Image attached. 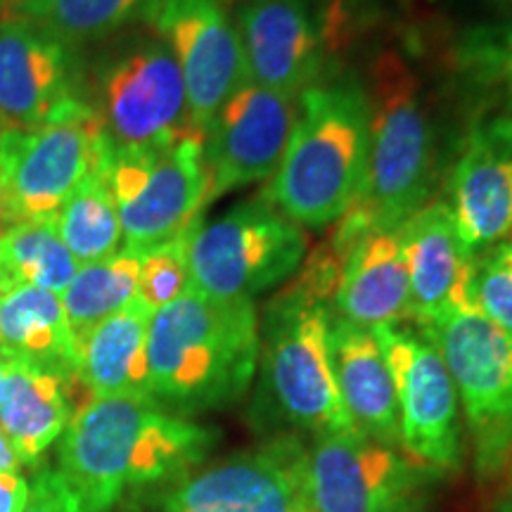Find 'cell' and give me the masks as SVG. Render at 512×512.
Returning a JSON list of instances; mask_svg holds the SVG:
<instances>
[{
  "label": "cell",
  "mask_w": 512,
  "mask_h": 512,
  "mask_svg": "<svg viewBox=\"0 0 512 512\" xmlns=\"http://www.w3.org/2000/svg\"><path fill=\"white\" fill-rule=\"evenodd\" d=\"M190 230L178 235L176 240L147 249L143 254V261H140L138 297L150 304L155 311L174 302L176 297H181V294L190 287Z\"/></svg>",
  "instance_id": "obj_30"
},
{
  "label": "cell",
  "mask_w": 512,
  "mask_h": 512,
  "mask_svg": "<svg viewBox=\"0 0 512 512\" xmlns=\"http://www.w3.org/2000/svg\"><path fill=\"white\" fill-rule=\"evenodd\" d=\"M373 335L392 370L401 448L415 463L453 472L463 463V418L439 349L415 325H384Z\"/></svg>",
  "instance_id": "obj_12"
},
{
  "label": "cell",
  "mask_w": 512,
  "mask_h": 512,
  "mask_svg": "<svg viewBox=\"0 0 512 512\" xmlns=\"http://www.w3.org/2000/svg\"><path fill=\"white\" fill-rule=\"evenodd\" d=\"M19 467H22L19 453L12 446V441L5 437V432L0 430V475L3 472H19Z\"/></svg>",
  "instance_id": "obj_34"
},
{
  "label": "cell",
  "mask_w": 512,
  "mask_h": 512,
  "mask_svg": "<svg viewBox=\"0 0 512 512\" xmlns=\"http://www.w3.org/2000/svg\"><path fill=\"white\" fill-rule=\"evenodd\" d=\"M330 356L339 399L356 430L380 444L401 448L392 370L373 330L332 313Z\"/></svg>",
  "instance_id": "obj_21"
},
{
  "label": "cell",
  "mask_w": 512,
  "mask_h": 512,
  "mask_svg": "<svg viewBox=\"0 0 512 512\" xmlns=\"http://www.w3.org/2000/svg\"><path fill=\"white\" fill-rule=\"evenodd\" d=\"M472 254L512 240V114L477 119L463 138L444 200Z\"/></svg>",
  "instance_id": "obj_17"
},
{
  "label": "cell",
  "mask_w": 512,
  "mask_h": 512,
  "mask_svg": "<svg viewBox=\"0 0 512 512\" xmlns=\"http://www.w3.org/2000/svg\"><path fill=\"white\" fill-rule=\"evenodd\" d=\"M259 351L254 302L211 299L190 285L150 320L147 396L183 418L228 406L252 387Z\"/></svg>",
  "instance_id": "obj_2"
},
{
  "label": "cell",
  "mask_w": 512,
  "mask_h": 512,
  "mask_svg": "<svg viewBox=\"0 0 512 512\" xmlns=\"http://www.w3.org/2000/svg\"><path fill=\"white\" fill-rule=\"evenodd\" d=\"M55 223L62 242L79 266L95 264L119 252L124 238L117 202L107 181V162L76 185Z\"/></svg>",
  "instance_id": "obj_27"
},
{
  "label": "cell",
  "mask_w": 512,
  "mask_h": 512,
  "mask_svg": "<svg viewBox=\"0 0 512 512\" xmlns=\"http://www.w3.org/2000/svg\"><path fill=\"white\" fill-rule=\"evenodd\" d=\"M0 394H3V361H0Z\"/></svg>",
  "instance_id": "obj_39"
},
{
  "label": "cell",
  "mask_w": 512,
  "mask_h": 512,
  "mask_svg": "<svg viewBox=\"0 0 512 512\" xmlns=\"http://www.w3.org/2000/svg\"><path fill=\"white\" fill-rule=\"evenodd\" d=\"M370 147L354 207L332 226L328 245L342 256L370 230L399 228L432 202L439 178V140L418 74L399 53L377 55L366 86Z\"/></svg>",
  "instance_id": "obj_3"
},
{
  "label": "cell",
  "mask_w": 512,
  "mask_h": 512,
  "mask_svg": "<svg viewBox=\"0 0 512 512\" xmlns=\"http://www.w3.org/2000/svg\"><path fill=\"white\" fill-rule=\"evenodd\" d=\"M297 98L245 79L204 128L209 202L271 181L290 140Z\"/></svg>",
  "instance_id": "obj_14"
},
{
  "label": "cell",
  "mask_w": 512,
  "mask_h": 512,
  "mask_svg": "<svg viewBox=\"0 0 512 512\" xmlns=\"http://www.w3.org/2000/svg\"><path fill=\"white\" fill-rule=\"evenodd\" d=\"M22 512H86L60 470L43 467L29 484V498Z\"/></svg>",
  "instance_id": "obj_32"
},
{
  "label": "cell",
  "mask_w": 512,
  "mask_h": 512,
  "mask_svg": "<svg viewBox=\"0 0 512 512\" xmlns=\"http://www.w3.org/2000/svg\"><path fill=\"white\" fill-rule=\"evenodd\" d=\"M228 3L230 0H157L145 17L155 34L174 50L192 124L200 131L247 79L240 34Z\"/></svg>",
  "instance_id": "obj_13"
},
{
  "label": "cell",
  "mask_w": 512,
  "mask_h": 512,
  "mask_svg": "<svg viewBox=\"0 0 512 512\" xmlns=\"http://www.w3.org/2000/svg\"><path fill=\"white\" fill-rule=\"evenodd\" d=\"M29 498V482L19 472L0 475V512H22Z\"/></svg>",
  "instance_id": "obj_33"
},
{
  "label": "cell",
  "mask_w": 512,
  "mask_h": 512,
  "mask_svg": "<svg viewBox=\"0 0 512 512\" xmlns=\"http://www.w3.org/2000/svg\"><path fill=\"white\" fill-rule=\"evenodd\" d=\"M494 3L498 5V8H503V10L512 12V0H494Z\"/></svg>",
  "instance_id": "obj_38"
},
{
  "label": "cell",
  "mask_w": 512,
  "mask_h": 512,
  "mask_svg": "<svg viewBox=\"0 0 512 512\" xmlns=\"http://www.w3.org/2000/svg\"><path fill=\"white\" fill-rule=\"evenodd\" d=\"M76 98L86 95L72 46L27 19L0 24V131L46 124Z\"/></svg>",
  "instance_id": "obj_19"
},
{
  "label": "cell",
  "mask_w": 512,
  "mask_h": 512,
  "mask_svg": "<svg viewBox=\"0 0 512 512\" xmlns=\"http://www.w3.org/2000/svg\"><path fill=\"white\" fill-rule=\"evenodd\" d=\"M140 261H143V254L119 249L107 259L81 266L67 290L60 294L64 316L69 320L79 351L83 339L91 335L102 320L114 316L136 297Z\"/></svg>",
  "instance_id": "obj_26"
},
{
  "label": "cell",
  "mask_w": 512,
  "mask_h": 512,
  "mask_svg": "<svg viewBox=\"0 0 512 512\" xmlns=\"http://www.w3.org/2000/svg\"><path fill=\"white\" fill-rule=\"evenodd\" d=\"M0 361H27L79 377V347L60 294L17 287L0 297Z\"/></svg>",
  "instance_id": "obj_24"
},
{
  "label": "cell",
  "mask_w": 512,
  "mask_h": 512,
  "mask_svg": "<svg viewBox=\"0 0 512 512\" xmlns=\"http://www.w3.org/2000/svg\"><path fill=\"white\" fill-rule=\"evenodd\" d=\"M486 512H512V484L505 486V489L496 496V501L489 505V510Z\"/></svg>",
  "instance_id": "obj_35"
},
{
  "label": "cell",
  "mask_w": 512,
  "mask_h": 512,
  "mask_svg": "<svg viewBox=\"0 0 512 512\" xmlns=\"http://www.w3.org/2000/svg\"><path fill=\"white\" fill-rule=\"evenodd\" d=\"M339 264L332 247L320 245L259 320V363L268 394L275 408L313 439L356 430L339 399L330 356Z\"/></svg>",
  "instance_id": "obj_5"
},
{
  "label": "cell",
  "mask_w": 512,
  "mask_h": 512,
  "mask_svg": "<svg viewBox=\"0 0 512 512\" xmlns=\"http://www.w3.org/2000/svg\"><path fill=\"white\" fill-rule=\"evenodd\" d=\"M8 228V223H5V200H3V188H0V233Z\"/></svg>",
  "instance_id": "obj_37"
},
{
  "label": "cell",
  "mask_w": 512,
  "mask_h": 512,
  "mask_svg": "<svg viewBox=\"0 0 512 512\" xmlns=\"http://www.w3.org/2000/svg\"><path fill=\"white\" fill-rule=\"evenodd\" d=\"M155 309L133 297L83 339L79 380L88 396H147V332Z\"/></svg>",
  "instance_id": "obj_23"
},
{
  "label": "cell",
  "mask_w": 512,
  "mask_h": 512,
  "mask_svg": "<svg viewBox=\"0 0 512 512\" xmlns=\"http://www.w3.org/2000/svg\"><path fill=\"white\" fill-rule=\"evenodd\" d=\"M79 268L55 221L12 223L0 233V297L17 287L62 294Z\"/></svg>",
  "instance_id": "obj_25"
},
{
  "label": "cell",
  "mask_w": 512,
  "mask_h": 512,
  "mask_svg": "<svg viewBox=\"0 0 512 512\" xmlns=\"http://www.w3.org/2000/svg\"><path fill=\"white\" fill-rule=\"evenodd\" d=\"M17 8H19V0H0V24L10 22V19H17Z\"/></svg>",
  "instance_id": "obj_36"
},
{
  "label": "cell",
  "mask_w": 512,
  "mask_h": 512,
  "mask_svg": "<svg viewBox=\"0 0 512 512\" xmlns=\"http://www.w3.org/2000/svg\"><path fill=\"white\" fill-rule=\"evenodd\" d=\"M408 266V320L430 330L456 311L477 309V254L460 238L456 219L444 200H432L401 226Z\"/></svg>",
  "instance_id": "obj_18"
},
{
  "label": "cell",
  "mask_w": 512,
  "mask_h": 512,
  "mask_svg": "<svg viewBox=\"0 0 512 512\" xmlns=\"http://www.w3.org/2000/svg\"><path fill=\"white\" fill-rule=\"evenodd\" d=\"M304 456L299 439H273L181 479L162 512H309Z\"/></svg>",
  "instance_id": "obj_15"
},
{
  "label": "cell",
  "mask_w": 512,
  "mask_h": 512,
  "mask_svg": "<svg viewBox=\"0 0 512 512\" xmlns=\"http://www.w3.org/2000/svg\"><path fill=\"white\" fill-rule=\"evenodd\" d=\"M475 304L491 323L512 335V240L477 254Z\"/></svg>",
  "instance_id": "obj_31"
},
{
  "label": "cell",
  "mask_w": 512,
  "mask_h": 512,
  "mask_svg": "<svg viewBox=\"0 0 512 512\" xmlns=\"http://www.w3.org/2000/svg\"><path fill=\"white\" fill-rule=\"evenodd\" d=\"M88 102L114 150L164 145L197 128L174 50L157 34L107 55L95 72V100Z\"/></svg>",
  "instance_id": "obj_10"
},
{
  "label": "cell",
  "mask_w": 512,
  "mask_h": 512,
  "mask_svg": "<svg viewBox=\"0 0 512 512\" xmlns=\"http://www.w3.org/2000/svg\"><path fill=\"white\" fill-rule=\"evenodd\" d=\"M437 472L358 430L313 439L304 456L309 512H420Z\"/></svg>",
  "instance_id": "obj_11"
},
{
  "label": "cell",
  "mask_w": 512,
  "mask_h": 512,
  "mask_svg": "<svg viewBox=\"0 0 512 512\" xmlns=\"http://www.w3.org/2000/svg\"><path fill=\"white\" fill-rule=\"evenodd\" d=\"M216 441L211 427L150 396H88L62 434L60 467L86 512H110L124 494L200 465Z\"/></svg>",
  "instance_id": "obj_1"
},
{
  "label": "cell",
  "mask_w": 512,
  "mask_h": 512,
  "mask_svg": "<svg viewBox=\"0 0 512 512\" xmlns=\"http://www.w3.org/2000/svg\"><path fill=\"white\" fill-rule=\"evenodd\" d=\"M332 311L366 330L408 320V266L401 226L370 230L344 249Z\"/></svg>",
  "instance_id": "obj_20"
},
{
  "label": "cell",
  "mask_w": 512,
  "mask_h": 512,
  "mask_svg": "<svg viewBox=\"0 0 512 512\" xmlns=\"http://www.w3.org/2000/svg\"><path fill=\"white\" fill-rule=\"evenodd\" d=\"M309 256V235L268 200L264 190L200 219L190 230V285L211 299L254 302L290 283Z\"/></svg>",
  "instance_id": "obj_6"
},
{
  "label": "cell",
  "mask_w": 512,
  "mask_h": 512,
  "mask_svg": "<svg viewBox=\"0 0 512 512\" xmlns=\"http://www.w3.org/2000/svg\"><path fill=\"white\" fill-rule=\"evenodd\" d=\"M458 60L463 72L494 91L503 112L512 114V22L472 29L460 43Z\"/></svg>",
  "instance_id": "obj_29"
},
{
  "label": "cell",
  "mask_w": 512,
  "mask_h": 512,
  "mask_svg": "<svg viewBox=\"0 0 512 512\" xmlns=\"http://www.w3.org/2000/svg\"><path fill=\"white\" fill-rule=\"evenodd\" d=\"M247 79L299 98L328 74L332 38L311 0H242L235 15Z\"/></svg>",
  "instance_id": "obj_16"
},
{
  "label": "cell",
  "mask_w": 512,
  "mask_h": 512,
  "mask_svg": "<svg viewBox=\"0 0 512 512\" xmlns=\"http://www.w3.org/2000/svg\"><path fill=\"white\" fill-rule=\"evenodd\" d=\"M107 181L117 202L124 249H147L188 233L209 204L204 131L155 147L110 150Z\"/></svg>",
  "instance_id": "obj_8"
},
{
  "label": "cell",
  "mask_w": 512,
  "mask_h": 512,
  "mask_svg": "<svg viewBox=\"0 0 512 512\" xmlns=\"http://www.w3.org/2000/svg\"><path fill=\"white\" fill-rule=\"evenodd\" d=\"M79 387V377L27 361H3L0 430L12 441L22 465L36 463L38 456L62 437L79 408Z\"/></svg>",
  "instance_id": "obj_22"
},
{
  "label": "cell",
  "mask_w": 512,
  "mask_h": 512,
  "mask_svg": "<svg viewBox=\"0 0 512 512\" xmlns=\"http://www.w3.org/2000/svg\"><path fill=\"white\" fill-rule=\"evenodd\" d=\"M510 467H512V463H510Z\"/></svg>",
  "instance_id": "obj_40"
},
{
  "label": "cell",
  "mask_w": 512,
  "mask_h": 512,
  "mask_svg": "<svg viewBox=\"0 0 512 512\" xmlns=\"http://www.w3.org/2000/svg\"><path fill=\"white\" fill-rule=\"evenodd\" d=\"M157 0H19L17 19H27L67 46L98 41L133 19L147 17Z\"/></svg>",
  "instance_id": "obj_28"
},
{
  "label": "cell",
  "mask_w": 512,
  "mask_h": 512,
  "mask_svg": "<svg viewBox=\"0 0 512 512\" xmlns=\"http://www.w3.org/2000/svg\"><path fill=\"white\" fill-rule=\"evenodd\" d=\"M425 335L456 384L477 477L494 482L512 463V335L479 309L451 313Z\"/></svg>",
  "instance_id": "obj_9"
},
{
  "label": "cell",
  "mask_w": 512,
  "mask_h": 512,
  "mask_svg": "<svg viewBox=\"0 0 512 512\" xmlns=\"http://www.w3.org/2000/svg\"><path fill=\"white\" fill-rule=\"evenodd\" d=\"M368 147L366 83L328 72L297 98L285 155L264 192L304 230L332 228L361 192Z\"/></svg>",
  "instance_id": "obj_4"
},
{
  "label": "cell",
  "mask_w": 512,
  "mask_h": 512,
  "mask_svg": "<svg viewBox=\"0 0 512 512\" xmlns=\"http://www.w3.org/2000/svg\"><path fill=\"white\" fill-rule=\"evenodd\" d=\"M110 140L88 98L36 128L0 131L5 223L55 221L83 178L110 157Z\"/></svg>",
  "instance_id": "obj_7"
}]
</instances>
